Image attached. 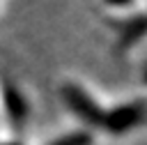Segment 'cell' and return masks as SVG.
Masks as SVG:
<instances>
[{
  "instance_id": "cell-2",
  "label": "cell",
  "mask_w": 147,
  "mask_h": 145,
  "mask_svg": "<svg viewBox=\"0 0 147 145\" xmlns=\"http://www.w3.org/2000/svg\"><path fill=\"white\" fill-rule=\"evenodd\" d=\"M62 97L67 101V106L87 124H94V127H101V120H103V108L80 87V85H64L62 87Z\"/></svg>"
},
{
  "instance_id": "cell-5",
  "label": "cell",
  "mask_w": 147,
  "mask_h": 145,
  "mask_svg": "<svg viewBox=\"0 0 147 145\" xmlns=\"http://www.w3.org/2000/svg\"><path fill=\"white\" fill-rule=\"evenodd\" d=\"M51 145H92V133H87V131H74V133H67V136L57 138Z\"/></svg>"
},
{
  "instance_id": "cell-1",
  "label": "cell",
  "mask_w": 147,
  "mask_h": 145,
  "mask_svg": "<svg viewBox=\"0 0 147 145\" xmlns=\"http://www.w3.org/2000/svg\"><path fill=\"white\" fill-rule=\"evenodd\" d=\"M142 117H145V104L142 99H136L129 104H119L113 110H103L101 127L108 133H126L133 127L142 124Z\"/></svg>"
},
{
  "instance_id": "cell-7",
  "label": "cell",
  "mask_w": 147,
  "mask_h": 145,
  "mask_svg": "<svg viewBox=\"0 0 147 145\" xmlns=\"http://www.w3.org/2000/svg\"><path fill=\"white\" fill-rule=\"evenodd\" d=\"M0 145H21V143H0Z\"/></svg>"
},
{
  "instance_id": "cell-4",
  "label": "cell",
  "mask_w": 147,
  "mask_h": 145,
  "mask_svg": "<svg viewBox=\"0 0 147 145\" xmlns=\"http://www.w3.org/2000/svg\"><path fill=\"white\" fill-rule=\"evenodd\" d=\"M142 35H145V16L140 14V16H136L133 21H129V25L124 28V32H122V44H124V46H131V44H136Z\"/></svg>"
},
{
  "instance_id": "cell-3",
  "label": "cell",
  "mask_w": 147,
  "mask_h": 145,
  "mask_svg": "<svg viewBox=\"0 0 147 145\" xmlns=\"http://www.w3.org/2000/svg\"><path fill=\"white\" fill-rule=\"evenodd\" d=\"M2 99H5V108H7L9 120L21 127L25 122V117H28V104H25L23 94L14 85H5L2 87Z\"/></svg>"
},
{
  "instance_id": "cell-6",
  "label": "cell",
  "mask_w": 147,
  "mask_h": 145,
  "mask_svg": "<svg viewBox=\"0 0 147 145\" xmlns=\"http://www.w3.org/2000/svg\"><path fill=\"white\" fill-rule=\"evenodd\" d=\"M108 5H115V7H124V5H131L133 0H106Z\"/></svg>"
}]
</instances>
